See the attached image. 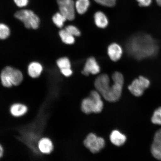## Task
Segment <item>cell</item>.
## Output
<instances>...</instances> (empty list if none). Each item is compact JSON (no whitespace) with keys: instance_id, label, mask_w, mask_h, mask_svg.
<instances>
[{"instance_id":"6da1fadb","label":"cell","mask_w":161,"mask_h":161,"mask_svg":"<svg viewBox=\"0 0 161 161\" xmlns=\"http://www.w3.org/2000/svg\"><path fill=\"white\" fill-rule=\"evenodd\" d=\"M128 53L138 60L155 56L158 52V42L152 36L140 34L133 36L126 44Z\"/></svg>"},{"instance_id":"7a4b0ae2","label":"cell","mask_w":161,"mask_h":161,"mask_svg":"<svg viewBox=\"0 0 161 161\" xmlns=\"http://www.w3.org/2000/svg\"><path fill=\"white\" fill-rule=\"evenodd\" d=\"M112 79L113 84L110 85L109 76L107 74H102L96 78L94 86L103 97L108 102H114L121 96L124 78L122 74L117 72L113 74Z\"/></svg>"},{"instance_id":"3957f363","label":"cell","mask_w":161,"mask_h":161,"mask_svg":"<svg viewBox=\"0 0 161 161\" xmlns=\"http://www.w3.org/2000/svg\"><path fill=\"white\" fill-rule=\"evenodd\" d=\"M104 104L101 95L97 90L92 91L88 97L82 101L81 109L86 114H98L102 111Z\"/></svg>"},{"instance_id":"277c9868","label":"cell","mask_w":161,"mask_h":161,"mask_svg":"<svg viewBox=\"0 0 161 161\" xmlns=\"http://www.w3.org/2000/svg\"><path fill=\"white\" fill-rule=\"evenodd\" d=\"M1 79L2 84L6 87L18 86L23 81V74L19 70L7 66L2 71Z\"/></svg>"},{"instance_id":"5b68a950","label":"cell","mask_w":161,"mask_h":161,"mask_svg":"<svg viewBox=\"0 0 161 161\" xmlns=\"http://www.w3.org/2000/svg\"><path fill=\"white\" fill-rule=\"evenodd\" d=\"M15 17L23 22L27 29H36L39 27L40 22L39 18L31 10H19L16 12Z\"/></svg>"},{"instance_id":"8992f818","label":"cell","mask_w":161,"mask_h":161,"mask_svg":"<svg viewBox=\"0 0 161 161\" xmlns=\"http://www.w3.org/2000/svg\"><path fill=\"white\" fill-rule=\"evenodd\" d=\"M84 144L92 153H96L104 148L105 142L104 139L93 133L88 135L84 140Z\"/></svg>"},{"instance_id":"52a82bcc","label":"cell","mask_w":161,"mask_h":161,"mask_svg":"<svg viewBox=\"0 0 161 161\" xmlns=\"http://www.w3.org/2000/svg\"><path fill=\"white\" fill-rule=\"evenodd\" d=\"M150 84V80L147 78L140 76L133 80L128 88L133 95L138 97L143 95L145 90L149 87Z\"/></svg>"},{"instance_id":"ba28073f","label":"cell","mask_w":161,"mask_h":161,"mask_svg":"<svg viewBox=\"0 0 161 161\" xmlns=\"http://www.w3.org/2000/svg\"><path fill=\"white\" fill-rule=\"evenodd\" d=\"M60 13L69 21H72L75 18V2L73 0H57Z\"/></svg>"},{"instance_id":"9c48e42d","label":"cell","mask_w":161,"mask_h":161,"mask_svg":"<svg viewBox=\"0 0 161 161\" xmlns=\"http://www.w3.org/2000/svg\"><path fill=\"white\" fill-rule=\"evenodd\" d=\"M37 148L42 155L49 156L53 152L55 146L53 140L49 137L42 136L38 141Z\"/></svg>"},{"instance_id":"30bf717a","label":"cell","mask_w":161,"mask_h":161,"mask_svg":"<svg viewBox=\"0 0 161 161\" xmlns=\"http://www.w3.org/2000/svg\"><path fill=\"white\" fill-rule=\"evenodd\" d=\"M29 112V108L25 104L16 103L12 104L9 108L8 112L12 117L16 119L24 118Z\"/></svg>"},{"instance_id":"8fae6325","label":"cell","mask_w":161,"mask_h":161,"mask_svg":"<svg viewBox=\"0 0 161 161\" xmlns=\"http://www.w3.org/2000/svg\"><path fill=\"white\" fill-rule=\"evenodd\" d=\"M100 67L96 60L93 57H90L86 60L82 73L86 76L90 74L96 75L99 73Z\"/></svg>"},{"instance_id":"7c38bea8","label":"cell","mask_w":161,"mask_h":161,"mask_svg":"<svg viewBox=\"0 0 161 161\" xmlns=\"http://www.w3.org/2000/svg\"><path fill=\"white\" fill-rule=\"evenodd\" d=\"M108 53L111 60L116 62L119 60L121 57L123 50L122 47L118 44L113 43L108 46Z\"/></svg>"},{"instance_id":"4fadbf2b","label":"cell","mask_w":161,"mask_h":161,"mask_svg":"<svg viewBox=\"0 0 161 161\" xmlns=\"http://www.w3.org/2000/svg\"><path fill=\"white\" fill-rule=\"evenodd\" d=\"M94 23L97 27L100 29H105L108 25V18L104 12L98 11L94 15Z\"/></svg>"},{"instance_id":"5bb4252c","label":"cell","mask_w":161,"mask_h":161,"mask_svg":"<svg viewBox=\"0 0 161 161\" xmlns=\"http://www.w3.org/2000/svg\"><path fill=\"white\" fill-rule=\"evenodd\" d=\"M110 140L112 143L118 147L121 146L126 140L125 135L117 130L112 131L110 134Z\"/></svg>"},{"instance_id":"9a60e30c","label":"cell","mask_w":161,"mask_h":161,"mask_svg":"<svg viewBox=\"0 0 161 161\" xmlns=\"http://www.w3.org/2000/svg\"><path fill=\"white\" fill-rule=\"evenodd\" d=\"M43 70V67L41 64L37 62H33L28 66V71L29 75L33 78L39 77Z\"/></svg>"},{"instance_id":"2e32d148","label":"cell","mask_w":161,"mask_h":161,"mask_svg":"<svg viewBox=\"0 0 161 161\" xmlns=\"http://www.w3.org/2000/svg\"><path fill=\"white\" fill-rule=\"evenodd\" d=\"M90 0H76L75 2L76 13L83 15L87 12L90 6Z\"/></svg>"},{"instance_id":"e0dca14e","label":"cell","mask_w":161,"mask_h":161,"mask_svg":"<svg viewBox=\"0 0 161 161\" xmlns=\"http://www.w3.org/2000/svg\"><path fill=\"white\" fill-rule=\"evenodd\" d=\"M151 152L155 158L161 160V142L154 140L151 146Z\"/></svg>"},{"instance_id":"ac0fdd59","label":"cell","mask_w":161,"mask_h":161,"mask_svg":"<svg viewBox=\"0 0 161 161\" xmlns=\"http://www.w3.org/2000/svg\"><path fill=\"white\" fill-rule=\"evenodd\" d=\"M60 37L62 41L67 45H72L75 41L74 36L66 31L65 29L61 30L59 32Z\"/></svg>"},{"instance_id":"d6986e66","label":"cell","mask_w":161,"mask_h":161,"mask_svg":"<svg viewBox=\"0 0 161 161\" xmlns=\"http://www.w3.org/2000/svg\"><path fill=\"white\" fill-rule=\"evenodd\" d=\"M67 20L62 14L59 12L56 13L52 17V21L57 27L61 28L63 27L64 23Z\"/></svg>"},{"instance_id":"ffe728a7","label":"cell","mask_w":161,"mask_h":161,"mask_svg":"<svg viewBox=\"0 0 161 161\" xmlns=\"http://www.w3.org/2000/svg\"><path fill=\"white\" fill-rule=\"evenodd\" d=\"M151 120L152 123L157 125H161V107L155 110Z\"/></svg>"},{"instance_id":"44dd1931","label":"cell","mask_w":161,"mask_h":161,"mask_svg":"<svg viewBox=\"0 0 161 161\" xmlns=\"http://www.w3.org/2000/svg\"><path fill=\"white\" fill-rule=\"evenodd\" d=\"M10 34V30L8 26L4 24L0 23V39H7Z\"/></svg>"},{"instance_id":"7402d4cb","label":"cell","mask_w":161,"mask_h":161,"mask_svg":"<svg viewBox=\"0 0 161 161\" xmlns=\"http://www.w3.org/2000/svg\"><path fill=\"white\" fill-rule=\"evenodd\" d=\"M57 64L60 69L71 68V64L69 60L66 57L60 58L57 60Z\"/></svg>"},{"instance_id":"603a6c76","label":"cell","mask_w":161,"mask_h":161,"mask_svg":"<svg viewBox=\"0 0 161 161\" xmlns=\"http://www.w3.org/2000/svg\"><path fill=\"white\" fill-rule=\"evenodd\" d=\"M65 30L72 35L78 37L81 34L80 31L78 28L75 26L73 25H69L65 27Z\"/></svg>"},{"instance_id":"cb8c5ba5","label":"cell","mask_w":161,"mask_h":161,"mask_svg":"<svg viewBox=\"0 0 161 161\" xmlns=\"http://www.w3.org/2000/svg\"><path fill=\"white\" fill-rule=\"evenodd\" d=\"M117 0H94L96 3L101 5L111 8L115 5Z\"/></svg>"},{"instance_id":"d4e9b609","label":"cell","mask_w":161,"mask_h":161,"mask_svg":"<svg viewBox=\"0 0 161 161\" xmlns=\"http://www.w3.org/2000/svg\"><path fill=\"white\" fill-rule=\"evenodd\" d=\"M14 1L17 7L23 8L27 5L29 0H14Z\"/></svg>"},{"instance_id":"484cf974","label":"cell","mask_w":161,"mask_h":161,"mask_svg":"<svg viewBox=\"0 0 161 161\" xmlns=\"http://www.w3.org/2000/svg\"><path fill=\"white\" fill-rule=\"evenodd\" d=\"M140 7H147L149 6L152 3V0H136Z\"/></svg>"},{"instance_id":"4316f807","label":"cell","mask_w":161,"mask_h":161,"mask_svg":"<svg viewBox=\"0 0 161 161\" xmlns=\"http://www.w3.org/2000/svg\"><path fill=\"white\" fill-rule=\"evenodd\" d=\"M60 72L63 75L66 77H69L72 74V71L71 68H65L60 69Z\"/></svg>"},{"instance_id":"83f0119b","label":"cell","mask_w":161,"mask_h":161,"mask_svg":"<svg viewBox=\"0 0 161 161\" xmlns=\"http://www.w3.org/2000/svg\"><path fill=\"white\" fill-rule=\"evenodd\" d=\"M154 140L158 141L161 142V129L157 131L155 134Z\"/></svg>"},{"instance_id":"f1b7e54d","label":"cell","mask_w":161,"mask_h":161,"mask_svg":"<svg viewBox=\"0 0 161 161\" xmlns=\"http://www.w3.org/2000/svg\"><path fill=\"white\" fill-rule=\"evenodd\" d=\"M5 154V148L3 145L0 143V159L3 158Z\"/></svg>"},{"instance_id":"f546056e","label":"cell","mask_w":161,"mask_h":161,"mask_svg":"<svg viewBox=\"0 0 161 161\" xmlns=\"http://www.w3.org/2000/svg\"><path fill=\"white\" fill-rule=\"evenodd\" d=\"M156 1L158 5L161 7V0H156Z\"/></svg>"}]
</instances>
